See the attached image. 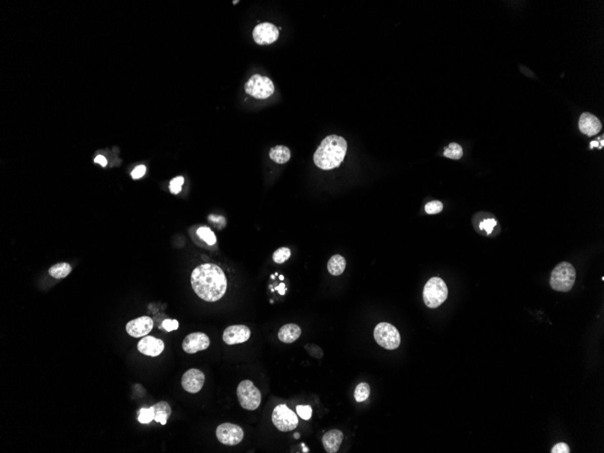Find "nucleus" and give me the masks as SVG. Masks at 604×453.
Wrapping results in <instances>:
<instances>
[{
    "label": "nucleus",
    "instance_id": "obj_1",
    "mask_svg": "<svg viewBox=\"0 0 604 453\" xmlns=\"http://www.w3.org/2000/svg\"><path fill=\"white\" fill-rule=\"evenodd\" d=\"M191 285L201 300L215 302L225 296L227 279L220 267L213 263H204L192 271Z\"/></svg>",
    "mask_w": 604,
    "mask_h": 453
},
{
    "label": "nucleus",
    "instance_id": "obj_2",
    "mask_svg": "<svg viewBox=\"0 0 604 453\" xmlns=\"http://www.w3.org/2000/svg\"><path fill=\"white\" fill-rule=\"evenodd\" d=\"M348 150L347 140L340 136L329 135L325 138L314 153L315 165L324 170H330L340 166Z\"/></svg>",
    "mask_w": 604,
    "mask_h": 453
},
{
    "label": "nucleus",
    "instance_id": "obj_3",
    "mask_svg": "<svg viewBox=\"0 0 604 453\" xmlns=\"http://www.w3.org/2000/svg\"><path fill=\"white\" fill-rule=\"evenodd\" d=\"M576 280L575 267L571 263L563 262L553 269L550 278V285L554 291L568 293L574 287Z\"/></svg>",
    "mask_w": 604,
    "mask_h": 453
},
{
    "label": "nucleus",
    "instance_id": "obj_4",
    "mask_svg": "<svg viewBox=\"0 0 604 453\" xmlns=\"http://www.w3.org/2000/svg\"><path fill=\"white\" fill-rule=\"evenodd\" d=\"M422 296L428 308H438L448 298V288L445 281L439 277L430 278L423 288Z\"/></svg>",
    "mask_w": 604,
    "mask_h": 453
},
{
    "label": "nucleus",
    "instance_id": "obj_5",
    "mask_svg": "<svg viewBox=\"0 0 604 453\" xmlns=\"http://www.w3.org/2000/svg\"><path fill=\"white\" fill-rule=\"evenodd\" d=\"M374 337L379 346L388 350H395L400 346L399 331L396 326L387 322H381L376 325L374 327Z\"/></svg>",
    "mask_w": 604,
    "mask_h": 453
},
{
    "label": "nucleus",
    "instance_id": "obj_6",
    "mask_svg": "<svg viewBox=\"0 0 604 453\" xmlns=\"http://www.w3.org/2000/svg\"><path fill=\"white\" fill-rule=\"evenodd\" d=\"M236 394L239 402L243 409L253 411L259 408L262 401V394L251 380L241 382L237 386Z\"/></svg>",
    "mask_w": 604,
    "mask_h": 453
},
{
    "label": "nucleus",
    "instance_id": "obj_7",
    "mask_svg": "<svg viewBox=\"0 0 604 453\" xmlns=\"http://www.w3.org/2000/svg\"><path fill=\"white\" fill-rule=\"evenodd\" d=\"M245 93L255 99H267L274 93V85L269 77L254 74L245 85Z\"/></svg>",
    "mask_w": 604,
    "mask_h": 453
},
{
    "label": "nucleus",
    "instance_id": "obj_8",
    "mask_svg": "<svg viewBox=\"0 0 604 453\" xmlns=\"http://www.w3.org/2000/svg\"><path fill=\"white\" fill-rule=\"evenodd\" d=\"M272 420L274 426L283 432L293 431L298 424V415L286 404H279L274 408Z\"/></svg>",
    "mask_w": 604,
    "mask_h": 453
},
{
    "label": "nucleus",
    "instance_id": "obj_9",
    "mask_svg": "<svg viewBox=\"0 0 604 453\" xmlns=\"http://www.w3.org/2000/svg\"><path fill=\"white\" fill-rule=\"evenodd\" d=\"M217 440L221 443L228 446L237 445L243 440L244 432L242 428L237 424L226 423L222 424L217 428Z\"/></svg>",
    "mask_w": 604,
    "mask_h": 453
},
{
    "label": "nucleus",
    "instance_id": "obj_10",
    "mask_svg": "<svg viewBox=\"0 0 604 453\" xmlns=\"http://www.w3.org/2000/svg\"><path fill=\"white\" fill-rule=\"evenodd\" d=\"M279 28L271 23H262L254 27L252 37L256 44L266 46L276 42L279 37Z\"/></svg>",
    "mask_w": 604,
    "mask_h": 453
},
{
    "label": "nucleus",
    "instance_id": "obj_11",
    "mask_svg": "<svg viewBox=\"0 0 604 453\" xmlns=\"http://www.w3.org/2000/svg\"><path fill=\"white\" fill-rule=\"evenodd\" d=\"M210 346L208 336L202 332H195L187 335L182 343L184 351L187 354H195L196 352L203 351Z\"/></svg>",
    "mask_w": 604,
    "mask_h": 453
},
{
    "label": "nucleus",
    "instance_id": "obj_12",
    "mask_svg": "<svg viewBox=\"0 0 604 453\" xmlns=\"http://www.w3.org/2000/svg\"><path fill=\"white\" fill-rule=\"evenodd\" d=\"M204 375L198 369H189L184 374L181 384L184 390L190 394H196L200 392L204 384Z\"/></svg>",
    "mask_w": 604,
    "mask_h": 453
},
{
    "label": "nucleus",
    "instance_id": "obj_13",
    "mask_svg": "<svg viewBox=\"0 0 604 453\" xmlns=\"http://www.w3.org/2000/svg\"><path fill=\"white\" fill-rule=\"evenodd\" d=\"M251 338V331L244 325L228 326L223 334V340L227 345H235L246 342Z\"/></svg>",
    "mask_w": 604,
    "mask_h": 453
},
{
    "label": "nucleus",
    "instance_id": "obj_14",
    "mask_svg": "<svg viewBox=\"0 0 604 453\" xmlns=\"http://www.w3.org/2000/svg\"><path fill=\"white\" fill-rule=\"evenodd\" d=\"M154 322L152 318L143 316L135 318L128 322L126 325V331L128 336L132 338H141L150 333L153 328Z\"/></svg>",
    "mask_w": 604,
    "mask_h": 453
},
{
    "label": "nucleus",
    "instance_id": "obj_15",
    "mask_svg": "<svg viewBox=\"0 0 604 453\" xmlns=\"http://www.w3.org/2000/svg\"><path fill=\"white\" fill-rule=\"evenodd\" d=\"M165 348V343L161 339H156L151 336H147L138 343V350L141 354L149 356H158L161 354Z\"/></svg>",
    "mask_w": 604,
    "mask_h": 453
},
{
    "label": "nucleus",
    "instance_id": "obj_16",
    "mask_svg": "<svg viewBox=\"0 0 604 453\" xmlns=\"http://www.w3.org/2000/svg\"><path fill=\"white\" fill-rule=\"evenodd\" d=\"M579 129L583 134L591 137L596 135L601 130L600 119L589 112L581 115L579 120Z\"/></svg>",
    "mask_w": 604,
    "mask_h": 453
},
{
    "label": "nucleus",
    "instance_id": "obj_17",
    "mask_svg": "<svg viewBox=\"0 0 604 453\" xmlns=\"http://www.w3.org/2000/svg\"><path fill=\"white\" fill-rule=\"evenodd\" d=\"M344 439L343 432L339 430H330L326 432L322 437V444L324 449L328 453H336L340 448L342 440Z\"/></svg>",
    "mask_w": 604,
    "mask_h": 453
},
{
    "label": "nucleus",
    "instance_id": "obj_18",
    "mask_svg": "<svg viewBox=\"0 0 604 453\" xmlns=\"http://www.w3.org/2000/svg\"><path fill=\"white\" fill-rule=\"evenodd\" d=\"M301 335L300 327L296 324H287L281 326L279 331L278 338L281 342L286 344L293 343Z\"/></svg>",
    "mask_w": 604,
    "mask_h": 453
},
{
    "label": "nucleus",
    "instance_id": "obj_19",
    "mask_svg": "<svg viewBox=\"0 0 604 453\" xmlns=\"http://www.w3.org/2000/svg\"><path fill=\"white\" fill-rule=\"evenodd\" d=\"M154 414H155V418L154 420L157 423H160L162 425H165L166 424V421L170 417L171 407L166 402H159L156 404H154L153 406Z\"/></svg>",
    "mask_w": 604,
    "mask_h": 453
},
{
    "label": "nucleus",
    "instance_id": "obj_20",
    "mask_svg": "<svg viewBox=\"0 0 604 453\" xmlns=\"http://www.w3.org/2000/svg\"><path fill=\"white\" fill-rule=\"evenodd\" d=\"M290 150L285 146H275L270 150V157L278 164H284L290 159Z\"/></svg>",
    "mask_w": 604,
    "mask_h": 453
},
{
    "label": "nucleus",
    "instance_id": "obj_21",
    "mask_svg": "<svg viewBox=\"0 0 604 453\" xmlns=\"http://www.w3.org/2000/svg\"><path fill=\"white\" fill-rule=\"evenodd\" d=\"M346 260L343 256L336 254L329 259L328 263V271L331 275H341L345 271Z\"/></svg>",
    "mask_w": 604,
    "mask_h": 453
},
{
    "label": "nucleus",
    "instance_id": "obj_22",
    "mask_svg": "<svg viewBox=\"0 0 604 453\" xmlns=\"http://www.w3.org/2000/svg\"><path fill=\"white\" fill-rule=\"evenodd\" d=\"M72 271L71 265L69 263H56L49 269V274L56 279H63L70 274Z\"/></svg>",
    "mask_w": 604,
    "mask_h": 453
},
{
    "label": "nucleus",
    "instance_id": "obj_23",
    "mask_svg": "<svg viewBox=\"0 0 604 453\" xmlns=\"http://www.w3.org/2000/svg\"><path fill=\"white\" fill-rule=\"evenodd\" d=\"M443 155L451 159H460L463 155V149L460 145L455 142H451L448 146V148H444Z\"/></svg>",
    "mask_w": 604,
    "mask_h": 453
},
{
    "label": "nucleus",
    "instance_id": "obj_24",
    "mask_svg": "<svg viewBox=\"0 0 604 453\" xmlns=\"http://www.w3.org/2000/svg\"><path fill=\"white\" fill-rule=\"evenodd\" d=\"M370 394V386L366 383H360L355 390V399L358 402L367 400Z\"/></svg>",
    "mask_w": 604,
    "mask_h": 453
},
{
    "label": "nucleus",
    "instance_id": "obj_25",
    "mask_svg": "<svg viewBox=\"0 0 604 453\" xmlns=\"http://www.w3.org/2000/svg\"><path fill=\"white\" fill-rule=\"evenodd\" d=\"M196 233H197L198 237L204 240L208 245L215 244L217 237H215L214 233L212 232V230L208 227H200V228L197 229Z\"/></svg>",
    "mask_w": 604,
    "mask_h": 453
},
{
    "label": "nucleus",
    "instance_id": "obj_26",
    "mask_svg": "<svg viewBox=\"0 0 604 453\" xmlns=\"http://www.w3.org/2000/svg\"><path fill=\"white\" fill-rule=\"evenodd\" d=\"M290 254L291 253L289 248L281 247L274 252L273 255V262L275 263H279V264L285 263L290 257Z\"/></svg>",
    "mask_w": 604,
    "mask_h": 453
},
{
    "label": "nucleus",
    "instance_id": "obj_27",
    "mask_svg": "<svg viewBox=\"0 0 604 453\" xmlns=\"http://www.w3.org/2000/svg\"><path fill=\"white\" fill-rule=\"evenodd\" d=\"M155 418L153 407L141 408L139 411V422L141 424H149Z\"/></svg>",
    "mask_w": 604,
    "mask_h": 453
},
{
    "label": "nucleus",
    "instance_id": "obj_28",
    "mask_svg": "<svg viewBox=\"0 0 604 453\" xmlns=\"http://www.w3.org/2000/svg\"><path fill=\"white\" fill-rule=\"evenodd\" d=\"M424 209L428 215H436V214H439L443 211V204L441 201L435 200V201H432V202L426 203Z\"/></svg>",
    "mask_w": 604,
    "mask_h": 453
},
{
    "label": "nucleus",
    "instance_id": "obj_29",
    "mask_svg": "<svg viewBox=\"0 0 604 453\" xmlns=\"http://www.w3.org/2000/svg\"><path fill=\"white\" fill-rule=\"evenodd\" d=\"M184 179L183 177H177L174 179L171 180L170 185H169V189L172 194L177 195L179 194V192L182 189V186H183Z\"/></svg>",
    "mask_w": 604,
    "mask_h": 453
},
{
    "label": "nucleus",
    "instance_id": "obj_30",
    "mask_svg": "<svg viewBox=\"0 0 604 453\" xmlns=\"http://www.w3.org/2000/svg\"><path fill=\"white\" fill-rule=\"evenodd\" d=\"M296 411L299 417L303 420H310L312 415V408L310 405H298L296 407Z\"/></svg>",
    "mask_w": 604,
    "mask_h": 453
},
{
    "label": "nucleus",
    "instance_id": "obj_31",
    "mask_svg": "<svg viewBox=\"0 0 604 453\" xmlns=\"http://www.w3.org/2000/svg\"><path fill=\"white\" fill-rule=\"evenodd\" d=\"M496 225H497V221L495 220V219H490V218H488V219H485V220L482 221V222H481V225H480V227H481L482 230H484L486 233H488V234H490V233H492L494 227H495Z\"/></svg>",
    "mask_w": 604,
    "mask_h": 453
},
{
    "label": "nucleus",
    "instance_id": "obj_32",
    "mask_svg": "<svg viewBox=\"0 0 604 453\" xmlns=\"http://www.w3.org/2000/svg\"><path fill=\"white\" fill-rule=\"evenodd\" d=\"M179 321L176 319H165L163 323H162V326L166 330L167 332H171V331H177L179 328Z\"/></svg>",
    "mask_w": 604,
    "mask_h": 453
},
{
    "label": "nucleus",
    "instance_id": "obj_33",
    "mask_svg": "<svg viewBox=\"0 0 604 453\" xmlns=\"http://www.w3.org/2000/svg\"><path fill=\"white\" fill-rule=\"evenodd\" d=\"M552 453H569L570 452V448L569 446L564 443V442H560L558 444L554 445L553 449L551 450Z\"/></svg>",
    "mask_w": 604,
    "mask_h": 453
},
{
    "label": "nucleus",
    "instance_id": "obj_34",
    "mask_svg": "<svg viewBox=\"0 0 604 453\" xmlns=\"http://www.w3.org/2000/svg\"><path fill=\"white\" fill-rule=\"evenodd\" d=\"M145 173H146V167L144 165L138 166L134 170H132V177L133 179H139V178H142Z\"/></svg>",
    "mask_w": 604,
    "mask_h": 453
},
{
    "label": "nucleus",
    "instance_id": "obj_35",
    "mask_svg": "<svg viewBox=\"0 0 604 453\" xmlns=\"http://www.w3.org/2000/svg\"><path fill=\"white\" fill-rule=\"evenodd\" d=\"M94 162H95V163H97V164H100V165L102 166V167H106L107 164H108V161H107L106 157H103L102 155H98L97 157H95Z\"/></svg>",
    "mask_w": 604,
    "mask_h": 453
},
{
    "label": "nucleus",
    "instance_id": "obj_36",
    "mask_svg": "<svg viewBox=\"0 0 604 453\" xmlns=\"http://www.w3.org/2000/svg\"><path fill=\"white\" fill-rule=\"evenodd\" d=\"M594 147H598V148H601V147H600V145H599V141H592V142H591V149H592V148H594Z\"/></svg>",
    "mask_w": 604,
    "mask_h": 453
},
{
    "label": "nucleus",
    "instance_id": "obj_37",
    "mask_svg": "<svg viewBox=\"0 0 604 453\" xmlns=\"http://www.w3.org/2000/svg\"><path fill=\"white\" fill-rule=\"evenodd\" d=\"M283 285H284V284H281V287H282V288H284V286H283ZM280 288H281V287H277L276 290H280ZM280 293H281V294H284V292L281 291Z\"/></svg>",
    "mask_w": 604,
    "mask_h": 453
},
{
    "label": "nucleus",
    "instance_id": "obj_38",
    "mask_svg": "<svg viewBox=\"0 0 604 453\" xmlns=\"http://www.w3.org/2000/svg\"><path fill=\"white\" fill-rule=\"evenodd\" d=\"M294 437H295L296 439H298V438H299V433H296V434H294Z\"/></svg>",
    "mask_w": 604,
    "mask_h": 453
}]
</instances>
